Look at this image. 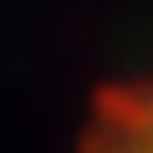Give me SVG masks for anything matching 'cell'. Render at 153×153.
Here are the masks:
<instances>
[{"label":"cell","instance_id":"obj_1","mask_svg":"<svg viewBox=\"0 0 153 153\" xmlns=\"http://www.w3.org/2000/svg\"><path fill=\"white\" fill-rule=\"evenodd\" d=\"M74 153H153V74L102 85L91 97Z\"/></svg>","mask_w":153,"mask_h":153}]
</instances>
